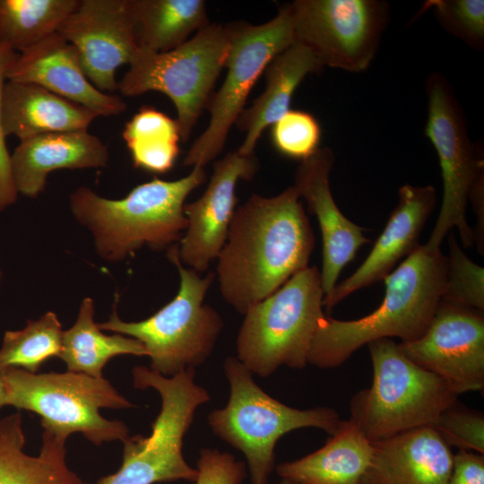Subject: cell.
Masks as SVG:
<instances>
[{
    "label": "cell",
    "instance_id": "cell-7",
    "mask_svg": "<svg viewBox=\"0 0 484 484\" xmlns=\"http://www.w3.org/2000/svg\"><path fill=\"white\" fill-rule=\"evenodd\" d=\"M324 298L316 266L295 273L246 312L236 340L238 359L262 377L282 366L304 368L314 335L325 316Z\"/></svg>",
    "mask_w": 484,
    "mask_h": 484
},
{
    "label": "cell",
    "instance_id": "cell-13",
    "mask_svg": "<svg viewBox=\"0 0 484 484\" xmlns=\"http://www.w3.org/2000/svg\"><path fill=\"white\" fill-rule=\"evenodd\" d=\"M289 4L294 40L323 67L350 73L368 68L389 21L381 0H295Z\"/></svg>",
    "mask_w": 484,
    "mask_h": 484
},
{
    "label": "cell",
    "instance_id": "cell-30",
    "mask_svg": "<svg viewBox=\"0 0 484 484\" xmlns=\"http://www.w3.org/2000/svg\"><path fill=\"white\" fill-rule=\"evenodd\" d=\"M62 335V324L50 311L29 320L21 330L6 331L0 348V371L14 367L37 373L48 359L59 357Z\"/></svg>",
    "mask_w": 484,
    "mask_h": 484
},
{
    "label": "cell",
    "instance_id": "cell-39",
    "mask_svg": "<svg viewBox=\"0 0 484 484\" xmlns=\"http://www.w3.org/2000/svg\"><path fill=\"white\" fill-rule=\"evenodd\" d=\"M278 484H298L291 480L281 479V480Z\"/></svg>",
    "mask_w": 484,
    "mask_h": 484
},
{
    "label": "cell",
    "instance_id": "cell-10",
    "mask_svg": "<svg viewBox=\"0 0 484 484\" xmlns=\"http://www.w3.org/2000/svg\"><path fill=\"white\" fill-rule=\"evenodd\" d=\"M229 48L228 24L209 23L182 45L166 52L143 48L117 82L124 96L164 93L177 110L181 141L188 140L212 98Z\"/></svg>",
    "mask_w": 484,
    "mask_h": 484
},
{
    "label": "cell",
    "instance_id": "cell-37",
    "mask_svg": "<svg viewBox=\"0 0 484 484\" xmlns=\"http://www.w3.org/2000/svg\"><path fill=\"white\" fill-rule=\"evenodd\" d=\"M448 484H484V455L458 450Z\"/></svg>",
    "mask_w": 484,
    "mask_h": 484
},
{
    "label": "cell",
    "instance_id": "cell-36",
    "mask_svg": "<svg viewBox=\"0 0 484 484\" xmlns=\"http://www.w3.org/2000/svg\"><path fill=\"white\" fill-rule=\"evenodd\" d=\"M18 53L0 47V211L13 204L18 193L15 190L10 166V152L1 127V103L8 73L14 64Z\"/></svg>",
    "mask_w": 484,
    "mask_h": 484
},
{
    "label": "cell",
    "instance_id": "cell-40",
    "mask_svg": "<svg viewBox=\"0 0 484 484\" xmlns=\"http://www.w3.org/2000/svg\"><path fill=\"white\" fill-rule=\"evenodd\" d=\"M1 279H2V273H1V271H0V284H1Z\"/></svg>",
    "mask_w": 484,
    "mask_h": 484
},
{
    "label": "cell",
    "instance_id": "cell-38",
    "mask_svg": "<svg viewBox=\"0 0 484 484\" xmlns=\"http://www.w3.org/2000/svg\"><path fill=\"white\" fill-rule=\"evenodd\" d=\"M5 405H7L6 389L2 371H0V408Z\"/></svg>",
    "mask_w": 484,
    "mask_h": 484
},
{
    "label": "cell",
    "instance_id": "cell-31",
    "mask_svg": "<svg viewBox=\"0 0 484 484\" xmlns=\"http://www.w3.org/2000/svg\"><path fill=\"white\" fill-rule=\"evenodd\" d=\"M449 255L443 301L484 312V269L472 262L454 234L448 236Z\"/></svg>",
    "mask_w": 484,
    "mask_h": 484
},
{
    "label": "cell",
    "instance_id": "cell-18",
    "mask_svg": "<svg viewBox=\"0 0 484 484\" xmlns=\"http://www.w3.org/2000/svg\"><path fill=\"white\" fill-rule=\"evenodd\" d=\"M435 205L436 191L432 186H402L399 189L398 204L367 257L324 296L323 307L326 311L356 290L384 280L402 258L415 251L421 245V231Z\"/></svg>",
    "mask_w": 484,
    "mask_h": 484
},
{
    "label": "cell",
    "instance_id": "cell-27",
    "mask_svg": "<svg viewBox=\"0 0 484 484\" xmlns=\"http://www.w3.org/2000/svg\"><path fill=\"white\" fill-rule=\"evenodd\" d=\"M94 304L91 298L81 303L75 323L63 331L59 359L67 371L103 377V368L111 359L119 355L147 356L138 340L120 333L107 335L94 322Z\"/></svg>",
    "mask_w": 484,
    "mask_h": 484
},
{
    "label": "cell",
    "instance_id": "cell-41",
    "mask_svg": "<svg viewBox=\"0 0 484 484\" xmlns=\"http://www.w3.org/2000/svg\"><path fill=\"white\" fill-rule=\"evenodd\" d=\"M82 484H86V483L83 482Z\"/></svg>",
    "mask_w": 484,
    "mask_h": 484
},
{
    "label": "cell",
    "instance_id": "cell-26",
    "mask_svg": "<svg viewBox=\"0 0 484 484\" xmlns=\"http://www.w3.org/2000/svg\"><path fill=\"white\" fill-rule=\"evenodd\" d=\"M140 48L166 52L210 22L203 0H131Z\"/></svg>",
    "mask_w": 484,
    "mask_h": 484
},
{
    "label": "cell",
    "instance_id": "cell-24",
    "mask_svg": "<svg viewBox=\"0 0 484 484\" xmlns=\"http://www.w3.org/2000/svg\"><path fill=\"white\" fill-rule=\"evenodd\" d=\"M374 444L350 419L316 451L295 461L281 462V479L298 484H366Z\"/></svg>",
    "mask_w": 484,
    "mask_h": 484
},
{
    "label": "cell",
    "instance_id": "cell-34",
    "mask_svg": "<svg viewBox=\"0 0 484 484\" xmlns=\"http://www.w3.org/2000/svg\"><path fill=\"white\" fill-rule=\"evenodd\" d=\"M432 427L451 447L484 454V416L457 402L444 411Z\"/></svg>",
    "mask_w": 484,
    "mask_h": 484
},
{
    "label": "cell",
    "instance_id": "cell-25",
    "mask_svg": "<svg viewBox=\"0 0 484 484\" xmlns=\"http://www.w3.org/2000/svg\"><path fill=\"white\" fill-rule=\"evenodd\" d=\"M20 412L0 420V484H82L65 460V440L43 431L38 455L24 451Z\"/></svg>",
    "mask_w": 484,
    "mask_h": 484
},
{
    "label": "cell",
    "instance_id": "cell-28",
    "mask_svg": "<svg viewBox=\"0 0 484 484\" xmlns=\"http://www.w3.org/2000/svg\"><path fill=\"white\" fill-rule=\"evenodd\" d=\"M122 135L135 168L154 174H164L173 168L181 141L176 119L143 107L126 122Z\"/></svg>",
    "mask_w": 484,
    "mask_h": 484
},
{
    "label": "cell",
    "instance_id": "cell-3",
    "mask_svg": "<svg viewBox=\"0 0 484 484\" xmlns=\"http://www.w3.org/2000/svg\"><path fill=\"white\" fill-rule=\"evenodd\" d=\"M177 180L153 178L134 187L120 199H108L82 186L70 195V209L92 234L98 255L120 262L144 246L169 249L180 241L188 220L186 197L205 181V170L194 167Z\"/></svg>",
    "mask_w": 484,
    "mask_h": 484
},
{
    "label": "cell",
    "instance_id": "cell-32",
    "mask_svg": "<svg viewBox=\"0 0 484 484\" xmlns=\"http://www.w3.org/2000/svg\"><path fill=\"white\" fill-rule=\"evenodd\" d=\"M271 126L272 144L282 156L302 161L320 148L321 125L307 111L289 109Z\"/></svg>",
    "mask_w": 484,
    "mask_h": 484
},
{
    "label": "cell",
    "instance_id": "cell-11",
    "mask_svg": "<svg viewBox=\"0 0 484 484\" xmlns=\"http://www.w3.org/2000/svg\"><path fill=\"white\" fill-rule=\"evenodd\" d=\"M228 27L229 48L224 66L227 73L207 105L208 126L193 143L183 160L186 167L204 168L221 152L256 81L270 62L295 42L288 4L281 5L267 22L255 25L236 22Z\"/></svg>",
    "mask_w": 484,
    "mask_h": 484
},
{
    "label": "cell",
    "instance_id": "cell-2",
    "mask_svg": "<svg viewBox=\"0 0 484 484\" xmlns=\"http://www.w3.org/2000/svg\"><path fill=\"white\" fill-rule=\"evenodd\" d=\"M447 274V256L440 248L420 245L384 278L380 306L356 320L325 315L311 344L308 365L333 368L369 342L397 337L402 342L419 338L428 329L442 299Z\"/></svg>",
    "mask_w": 484,
    "mask_h": 484
},
{
    "label": "cell",
    "instance_id": "cell-8",
    "mask_svg": "<svg viewBox=\"0 0 484 484\" xmlns=\"http://www.w3.org/2000/svg\"><path fill=\"white\" fill-rule=\"evenodd\" d=\"M2 374L7 405L40 416L43 431L65 441L73 433H81L98 445L128 438L126 425L105 419L99 410L134 405L104 377L70 371L30 373L14 367Z\"/></svg>",
    "mask_w": 484,
    "mask_h": 484
},
{
    "label": "cell",
    "instance_id": "cell-9",
    "mask_svg": "<svg viewBox=\"0 0 484 484\" xmlns=\"http://www.w3.org/2000/svg\"><path fill=\"white\" fill-rule=\"evenodd\" d=\"M195 368L164 376L151 369L133 368L137 389H155L161 398L160 413L149 436H128L117 471L96 484H155L187 480L194 482L197 470L183 455V441L199 406L210 401L208 391L194 382Z\"/></svg>",
    "mask_w": 484,
    "mask_h": 484
},
{
    "label": "cell",
    "instance_id": "cell-6",
    "mask_svg": "<svg viewBox=\"0 0 484 484\" xmlns=\"http://www.w3.org/2000/svg\"><path fill=\"white\" fill-rule=\"evenodd\" d=\"M168 255L179 273L176 296L150 317L125 322L116 307L108 321L98 324L102 331H110L138 340L151 359L150 369L164 376H175L187 368L203 365L214 350L223 329L219 312L203 304L215 275L201 277L184 267L177 247L168 249Z\"/></svg>",
    "mask_w": 484,
    "mask_h": 484
},
{
    "label": "cell",
    "instance_id": "cell-33",
    "mask_svg": "<svg viewBox=\"0 0 484 484\" xmlns=\"http://www.w3.org/2000/svg\"><path fill=\"white\" fill-rule=\"evenodd\" d=\"M423 9H432L439 24L470 48H483V0H430Z\"/></svg>",
    "mask_w": 484,
    "mask_h": 484
},
{
    "label": "cell",
    "instance_id": "cell-12",
    "mask_svg": "<svg viewBox=\"0 0 484 484\" xmlns=\"http://www.w3.org/2000/svg\"><path fill=\"white\" fill-rule=\"evenodd\" d=\"M428 117L425 136L435 148L441 169L443 198L439 215L425 244L431 249L440 245L456 228L464 248L474 245V231L466 218L470 193L483 175V159L471 142L466 119L452 85L438 73L426 82Z\"/></svg>",
    "mask_w": 484,
    "mask_h": 484
},
{
    "label": "cell",
    "instance_id": "cell-22",
    "mask_svg": "<svg viewBox=\"0 0 484 484\" xmlns=\"http://www.w3.org/2000/svg\"><path fill=\"white\" fill-rule=\"evenodd\" d=\"M99 116L92 110L30 82H5L1 103V127L6 138L20 142L51 133L88 131Z\"/></svg>",
    "mask_w": 484,
    "mask_h": 484
},
{
    "label": "cell",
    "instance_id": "cell-14",
    "mask_svg": "<svg viewBox=\"0 0 484 484\" xmlns=\"http://www.w3.org/2000/svg\"><path fill=\"white\" fill-rule=\"evenodd\" d=\"M398 345L457 395L483 389L484 312L441 300L426 332Z\"/></svg>",
    "mask_w": 484,
    "mask_h": 484
},
{
    "label": "cell",
    "instance_id": "cell-16",
    "mask_svg": "<svg viewBox=\"0 0 484 484\" xmlns=\"http://www.w3.org/2000/svg\"><path fill=\"white\" fill-rule=\"evenodd\" d=\"M255 155L238 151L216 160L210 182L197 200L185 203L188 226L177 246L182 264L203 272L217 259L227 238L237 209L236 187L239 180H251L258 170Z\"/></svg>",
    "mask_w": 484,
    "mask_h": 484
},
{
    "label": "cell",
    "instance_id": "cell-35",
    "mask_svg": "<svg viewBox=\"0 0 484 484\" xmlns=\"http://www.w3.org/2000/svg\"><path fill=\"white\" fill-rule=\"evenodd\" d=\"M196 470L195 484H242L246 477L243 462L213 448L201 449Z\"/></svg>",
    "mask_w": 484,
    "mask_h": 484
},
{
    "label": "cell",
    "instance_id": "cell-15",
    "mask_svg": "<svg viewBox=\"0 0 484 484\" xmlns=\"http://www.w3.org/2000/svg\"><path fill=\"white\" fill-rule=\"evenodd\" d=\"M56 32L77 49L90 82L108 94L117 88V69L140 51L131 0H79Z\"/></svg>",
    "mask_w": 484,
    "mask_h": 484
},
{
    "label": "cell",
    "instance_id": "cell-4",
    "mask_svg": "<svg viewBox=\"0 0 484 484\" xmlns=\"http://www.w3.org/2000/svg\"><path fill=\"white\" fill-rule=\"evenodd\" d=\"M223 369L230 388L229 401L210 412L208 423L219 438L245 455L251 484H268L275 467L274 448L283 435L315 428L331 436L341 421L332 408L300 410L274 399L237 357L226 358Z\"/></svg>",
    "mask_w": 484,
    "mask_h": 484
},
{
    "label": "cell",
    "instance_id": "cell-20",
    "mask_svg": "<svg viewBox=\"0 0 484 484\" xmlns=\"http://www.w3.org/2000/svg\"><path fill=\"white\" fill-rule=\"evenodd\" d=\"M108 160L106 144L88 131L38 135L20 142L10 155L15 190L30 198L44 191L52 171L98 169L105 167Z\"/></svg>",
    "mask_w": 484,
    "mask_h": 484
},
{
    "label": "cell",
    "instance_id": "cell-19",
    "mask_svg": "<svg viewBox=\"0 0 484 484\" xmlns=\"http://www.w3.org/2000/svg\"><path fill=\"white\" fill-rule=\"evenodd\" d=\"M7 80L39 85L99 117L117 116L127 108L119 96L102 92L90 82L77 49L57 32L19 53Z\"/></svg>",
    "mask_w": 484,
    "mask_h": 484
},
{
    "label": "cell",
    "instance_id": "cell-1",
    "mask_svg": "<svg viewBox=\"0 0 484 484\" xmlns=\"http://www.w3.org/2000/svg\"><path fill=\"white\" fill-rule=\"evenodd\" d=\"M315 236L293 186L272 197L252 194L238 206L217 257L223 299L243 315L307 268Z\"/></svg>",
    "mask_w": 484,
    "mask_h": 484
},
{
    "label": "cell",
    "instance_id": "cell-21",
    "mask_svg": "<svg viewBox=\"0 0 484 484\" xmlns=\"http://www.w3.org/2000/svg\"><path fill=\"white\" fill-rule=\"evenodd\" d=\"M373 444L366 484H448L454 454L432 426Z\"/></svg>",
    "mask_w": 484,
    "mask_h": 484
},
{
    "label": "cell",
    "instance_id": "cell-29",
    "mask_svg": "<svg viewBox=\"0 0 484 484\" xmlns=\"http://www.w3.org/2000/svg\"><path fill=\"white\" fill-rule=\"evenodd\" d=\"M79 0H0V47L22 53L56 33Z\"/></svg>",
    "mask_w": 484,
    "mask_h": 484
},
{
    "label": "cell",
    "instance_id": "cell-5",
    "mask_svg": "<svg viewBox=\"0 0 484 484\" xmlns=\"http://www.w3.org/2000/svg\"><path fill=\"white\" fill-rule=\"evenodd\" d=\"M367 347L372 384L352 397L350 419L372 443L432 426L457 402L458 395L440 377L409 359L392 339Z\"/></svg>",
    "mask_w": 484,
    "mask_h": 484
},
{
    "label": "cell",
    "instance_id": "cell-17",
    "mask_svg": "<svg viewBox=\"0 0 484 484\" xmlns=\"http://www.w3.org/2000/svg\"><path fill=\"white\" fill-rule=\"evenodd\" d=\"M333 164L332 149L320 147L300 161L293 185L319 224L323 244L320 276L324 296L333 290L342 269L359 248L370 241L364 236L363 229L349 220L333 199L330 186Z\"/></svg>",
    "mask_w": 484,
    "mask_h": 484
},
{
    "label": "cell",
    "instance_id": "cell-23",
    "mask_svg": "<svg viewBox=\"0 0 484 484\" xmlns=\"http://www.w3.org/2000/svg\"><path fill=\"white\" fill-rule=\"evenodd\" d=\"M324 67L307 47L294 42L276 56L264 70L265 88L263 93L245 108L237 127L246 133L237 150L245 156L254 155L255 145L264 132L289 109L293 95L304 78Z\"/></svg>",
    "mask_w": 484,
    "mask_h": 484
}]
</instances>
